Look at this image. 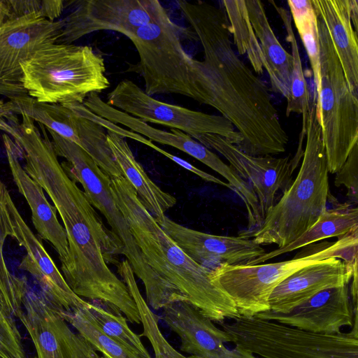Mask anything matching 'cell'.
<instances>
[{
    "mask_svg": "<svg viewBox=\"0 0 358 358\" xmlns=\"http://www.w3.org/2000/svg\"><path fill=\"white\" fill-rule=\"evenodd\" d=\"M117 270L135 301L143 324L144 331L140 336L147 337L155 351L164 358H192L176 351L165 339L158 327V320L143 299L129 262L126 259L116 264Z\"/></svg>",
    "mask_w": 358,
    "mask_h": 358,
    "instance_id": "31",
    "label": "cell"
},
{
    "mask_svg": "<svg viewBox=\"0 0 358 358\" xmlns=\"http://www.w3.org/2000/svg\"><path fill=\"white\" fill-rule=\"evenodd\" d=\"M324 21L350 90L358 96V43L350 15L349 0H311Z\"/></svg>",
    "mask_w": 358,
    "mask_h": 358,
    "instance_id": "23",
    "label": "cell"
},
{
    "mask_svg": "<svg viewBox=\"0 0 358 358\" xmlns=\"http://www.w3.org/2000/svg\"><path fill=\"white\" fill-rule=\"evenodd\" d=\"M103 358H105V357H103Z\"/></svg>",
    "mask_w": 358,
    "mask_h": 358,
    "instance_id": "42",
    "label": "cell"
},
{
    "mask_svg": "<svg viewBox=\"0 0 358 358\" xmlns=\"http://www.w3.org/2000/svg\"><path fill=\"white\" fill-rule=\"evenodd\" d=\"M234 44L240 55L246 54L255 73L264 70V59L259 43L251 24L245 0L222 1Z\"/></svg>",
    "mask_w": 358,
    "mask_h": 358,
    "instance_id": "29",
    "label": "cell"
},
{
    "mask_svg": "<svg viewBox=\"0 0 358 358\" xmlns=\"http://www.w3.org/2000/svg\"><path fill=\"white\" fill-rule=\"evenodd\" d=\"M194 139L222 155L250 185L257 198L262 220L276 203L279 192L284 193L292 183V174L296 167L289 156L250 155L216 134H201Z\"/></svg>",
    "mask_w": 358,
    "mask_h": 358,
    "instance_id": "15",
    "label": "cell"
},
{
    "mask_svg": "<svg viewBox=\"0 0 358 358\" xmlns=\"http://www.w3.org/2000/svg\"><path fill=\"white\" fill-rule=\"evenodd\" d=\"M183 30L162 6L149 23L128 37L139 56L147 94H177L193 99L195 59L182 45Z\"/></svg>",
    "mask_w": 358,
    "mask_h": 358,
    "instance_id": "10",
    "label": "cell"
},
{
    "mask_svg": "<svg viewBox=\"0 0 358 358\" xmlns=\"http://www.w3.org/2000/svg\"><path fill=\"white\" fill-rule=\"evenodd\" d=\"M306 124V143L296 178L252 235L260 245L275 244L282 248L289 245L310 228L327 209L330 194L328 163L315 97Z\"/></svg>",
    "mask_w": 358,
    "mask_h": 358,
    "instance_id": "4",
    "label": "cell"
},
{
    "mask_svg": "<svg viewBox=\"0 0 358 358\" xmlns=\"http://www.w3.org/2000/svg\"><path fill=\"white\" fill-rule=\"evenodd\" d=\"M162 318L180 340V350L199 358H260L241 348L229 349L231 339L199 310L186 302L162 308Z\"/></svg>",
    "mask_w": 358,
    "mask_h": 358,
    "instance_id": "19",
    "label": "cell"
},
{
    "mask_svg": "<svg viewBox=\"0 0 358 358\" xmlns=\"http://www.w3.org/2000/svg\"><path fill=\"white\" fill-rule=\"evenodd\" d=\"M2 140L13 180L29 206L34 227L40 238L52 245L62 264L68 259L69 246L65 230L59 222L56 210L49 203L43 188L21 165L13 140L5 133Z\"/></svg>",
    "mask_w": 358,
    "mask_h": 358,
    "instance_id": "22",
    "label": "cell"
},
{
    "mask_svg": "<svg viewBox=\"0 0 358 358\" xmlns=\"http://www.w3.org/2000/svg\"><path fill=\"white\" fill-rule=\"evenodd\" d=\"M83 105L95 115L130 131L148 137L151 141L176 148L200 161L223 176L244 203H250L255 194L250 185L216 154L185 132L176 129L166 131L155 128L103 101L96 93L90 94Z\"/></svg>",
    "mask_w": 358,
    "mask_h": 358,
    "instance_id": "16",
    "label": "cell"
},
{
    "mask_svg": "<svg viewBox=\"0 0 358 358\" xmlns=\"http://www.w3.org/2000/svg\"><path fill=\"white\" fill-rule=\"evenodd\" d=\"M86 307L59 312L65 321L73 327L103 357L142 358L138 354L105 335Z\"/></svg>",
    "mask_w": 358,
    "mask_h": 358,
    "instance_id": "32",
    "label": "cell"
},
{
    "mask_svg": "<svg viewBox=\"0 0 358 358\" xmlns=\"http://www.w3.org/2000/svg\"><path fill=\"white\" fill-rule=\"evenodd\" d=\"M356 230H358L357 208L337 202L332 208L326 209L317 222L296 240L282 248L266 252L250 265L259 264L324 238L342 237Z\"/></svg>",
    "mask_w": 358,
    "mask_h": 358,
    "instance_id": "26",
    "label": "cell"
},
{
    "mask_svg": "<svg viewBox=\"0 0 358 358\" xmlns=\"http://www.w3.org/2000/svg\"><path fill=\"white\" fill-rule=\"evenodd\" d=\"M155 358H164L162 355H155Z\"/></svg>",
    "mask_w": 358,
    "mask_h": 358,
    "instance_id": "41",
    "label": "cell"
},
{
    "mask_svg": "<svg viewBox=\"0 0 358 358\" xmlns=\"http://www.w3.org/2000/svg\"><path fill=\"white\" fill-rule=\"evenodd\" d=\"M106 131L109 147L124 176L146 210L159 222L165 216V213L175 206L176 198L163 191L150 178L136 159L124 138L110 131Z\"/></svg>",
    "mask_w": 358,
    "mask_h": 358,
    "instance_id": "25",
    "label": "cell"
},
{
    "mask_svg": "<svg viewBox=\"0 0 358 358\" xmlns=\"http://www.w3.org/2000/svg\"><path fill=\"white\" fill-rule=\"evenodd\" d=\"M358 230L333 243L311 245L293 259L257 265L224 264L210 271L212 282L234 303L241 316L255 317L270 310L268 299L273 289L300 268L335 257L353 266L357 259Z\"/></svg>",
    "mask_w": 358,
    "mask_h": 358,
    "instance_id": "6",
    "label": "cell"
},
{
    "mask_svg": "<svg viewBox=\"0 0 358 358\" xmlns=\"http://www.w3.org/2000/svg\"><path fill=\"white\" fill-rule=\"evenodd\" d=\"M162 5L157 0H82L64 20L57 44H71L101 30L119 32L127 38L149 23Z\"/></svg>",
    "mask_w": 358,
    "mask_h": 358,
    "instance_id": "13",
    "label": "cell"
},
{
    "mask_svg": "<svg viewBox=\"0 0 358 358\" xmlns=\"http://www.w3.org/2000/svg\"><path fill=\"white\" fill-rule=\"evenodd\" d=\"M100 330L112 340L138 354L152 358L143 344L140 335L128 326L127 318L115 306L101 301H88L86 307Z\"/></svg>",
    "mask_w": 358,
    "mask_h": 358,
    "instance_id": "30",
    "label": "cell"
},
{
    "mask_svg": "<svg viewBox=\"0 0 358 358\" xmlns=\"http://www.w3.org/2000/svg\"><path fill=\"white\" fill-rule=\"evenodd\" d=\"M10 7V17L38 13L52 21L59 17L64 8L62 0H7Z\"/></svg>",
    "mask_w": 358,
    "mask_h": 358,
    "instance_id": "34",
    "label": "cell"
},
{
    "mask_svg": "<svg viewBox=\"0 0 358 358\" xmlns=\"http://www.w3.org/2000/svg\"><path fill=\"white\" fill-rule=\"evenodd\" d=\"M357 308H352L348 285L324 289L287 313L268 310L255 317L308 331L332 334L353 326Z\"/></svg>",
    "mask_w": 358,
    "mask_h": 358,
    "instance_id": "20",
    "label": "cell"
},
{
    "mask_svg": "<svg viewBox=\"0 0 358 358\" xmlns=\"http://www.w3.org/2000/svg\"><path fill=\"white\" fill-rule=\"evenodd\" d=\"M350 15L355 33L358 32V1L349 0Z\"/></svg>",
    "mask_w": 358,
    "mask_h": 358,
    "instance_id": "38",
    "label": "cell"
},
{
    "mask_svg": "<svg viewBox=\"0 0 358 358\" xmlns=\"http://www.w3.org/2000/svg\"><path fill=\"white\" fill-rule=\"evenodd\" d=\"M106 103L144 122L178 129L193 138L211 134L219 135L236 146L243 141L242 136L223 116L160 101L128 79L120 81L108 94Z\"/></svg>",
    "mask_w": 358,
    "mask_h": 358,
    "instance_id": "11",
    "label": "cell"
},
{
    "mask_svg": "<svg viewBox=\"0 0 358 358\" xmlns=\"http://www.w3.org/2000/svg\"><path fill=\"white\" fill-rule=\"evenodd\" d=\"M352 278L351 294L352 296V302L354 308H357V262L355 264Z\"/></svg>",
    "mask_w": 358,
    "mask_h": 358,
    "instance_id": "40",
    "label": "cell"
},
{
    "mask_svg": "<svg viewBox=\"0 0 358 358\" xmlns=\"http://www.w3.org/2000/svg\"><path fill=\"white\" fill-rule=\"evenodd\" d=\"M165 234L192 260L211 271L219 266L250 265L266 252L252 239L210 234L182 226L166 215L157 222Z\"/></svg>",
    "mask_w": 358,
    "mask_h": 358,
    "instance_id": "18",
    "label": "cell"
},
{
    "mask_svg": "<svg viewBox=\"0 0 358 358\" xmlns=\"http://www.w3.org/2000/svg\"><path fill=\"white\" fill-rule=\"evenodd\" d=\"M355 264L331 257L300 268L273 289L268 299L270 310L287 313L324 289L348 285Z\"/></svg>",
    "mask_w": 358,
    "mask_h": 358,
    "instance_id": "21",
    "label": "cell"
},
{
    "mask_svg": "<svg viewBox=\"0 0 358 358\" xmlns=\"http://www.w3.org/2000/svg\"><path fill=\"white\" fill-rule=\"evenodd\" d=\"M200 42L194 100L215 108L242 136L237 146L252 156L284 152L289 136L265 83L236 55L224 11L205 1H177Z\"/></svg>",
    "mask_w": 358,
    "mask_h": 358,
    "instance_id": "2",
    "label": "cell"
},
{
    "mask_svg": "<svg viewBox=\"0 0 358 358\" xmlns=\"http://www.w3.org/2000/svg\"><path fill=\"white\" fill-rule=\"evenodd\" d=\"M114 200L145 261L162 287L161 309L186 302L217 323L241 315L233 301L210 279V271L186 255L162 229L124 176L110 177Z\"/></svg>",
    "mask_w": 358,
    "mask_h": 358,
    "instance_id": "3",
    "label": "cell"
},
{
    "mask_svg": "<svg viewBox=\"0 0 358 358\" xmlns=\"http://www.w3.org/2000/svg\"><path fill=\"white\" fill-rule=\"evenodd\" d=\"M236 347L260 358H358L355 317L348 332L317 334L255 317L220 324Z\"/></svg>",
    "mask_w": 358,
    "mask_h": 358,
    "instance_id": "7",
    "label": "cell"
},
{
    "mask_svg": "<svg viewBox=\"0 0 358 358\" xmlns=\"http://www.w3.org/2000/svg\"><path fill=\"white\" fill-rule=\"evenodd\" d=\"M0 200L7 207L13 224V237L27 252L20 268L27 271L37 281L42 294L58 310L69 311L86 307L88 301L76 295L18 211L6 185L0 179Z\"/></svg>",
    "mask_w": 358,
    "mask_h": 358,
    "instance_id": "17",
    "label": "cell"
},
{
    "mask_svg": "<svg viewBox=\"0 0 358 358\" xmlns=\"http://www.w3.org/2000/svg\"><path fill=\"white\" fill-rule=\"evenodd\" d=\"M63 19L52 21L38 13L9 17L0 29V94L10 101L28 96L21 65L41 48L56 43Z\"/></svg>",
    "mask_w": 358,
    "mask_h": 358,
    "instance_id": "12",
    "label": "cell"
},
{
    "mask_svg": "<svg viewBox=\"0 0 358 358\" xmlns=\"http://www.w3.org/2000/svg\"><path fill=\"white\" fill-rule=\"evenodd\" d=\"M316 15L320 83L314 97L329 173H336L358 143V97L348 87L324 21Z\"/></svg>",
    "mask_w": 358,
    "mask_h": 358,
    "instance_id": "9",
    "label": "cell"
},
{
    "mask_svg": "<svg viewBox=\"0 0 358 358\" xmlns=\"http://www.w3.org/2000/svg\"><path fill=\"white\" fill-rule=\"evenodd\" d=\"M23 87L41 103H83L110 86L103 58L88 45L54 43L21 65Z\"/></svg>",
    "mask_w": 358,
    "mask_h": 358,
    "instance_id": "5",
    "label": "cell"
},
{
    "mask_svg": "<svg viewBox=\"0 0 358 358\" xmlns=\"http://www.w3.org/2000/svg\"><path fill=\"white\" fill-rule=\"evenodd\" d=\"M26 278L0 276V358H26L15 319L22 310Z\"/></svg>",
    "mask_w": 358,
    "mask_h": 358,
    "instance_id": "27",
    "label": "cell"
},
{
    "mask_svg": "<svg viewBox=\"0 0 358 358\" xmlns=\"http://www.w3.org/2000/svg\"><path fill=\"white\" fill-rule=\"evenodd\" d=\"M11 17L7 0H0V29L3 23Z\"/></svg>",
    "mask_w": 358,
    "mask_h": 358,
    "instance_id": "39",
    "label": "cell"
},
{
    "mask_svg": "<svg viewBox=\"0 0 358 358\" xmlns=\"http://www.w3.org/2000/svg\"><path fill=\"white\" fill-rule=\"evenodd\" d=\"M11 115H15V106L13 102L0 100V121Z\"/></svg>",
    "mask_w": 358,
    "mask_h": 358,
    "instance_id": "37",
    "label": "cell"
},
{
    "mask_svg": "<svg viewBox=\"0 0 358 358\" xmlns=\"http://www.w3.org/2000/svg\"><path fill=\"white\" fill-rule=\"evenodd\" d=\"M290 15L303 43L313 71L315 93L320 88V45L317 18L311 0H289Z\"/></svg>",
    "mask_w": 358,
    "mask_h": 358,
    "instance_id": "33",
    "label": "cell"
},
{
    "mask_svg": "<svg viewBox=\"0 0 358 358\" xmlns=\"http://www.w3.org/2000/svg\"><path fill=\"white\" fill-rule=\"evenodd\" d=\"M13 224L10 213L6 205L0 200V276L8 279H15L17 276L9 271L3 257V245L8 237H13Z\"/></svg>",
    "mask_w": 358,
    "mask_h": 358,
    "instance_id": "36",
    "label": "cell"
},
{
    "mask_svg": "<svg viewBox=\"0 0 358 358\" xmlns=\"http://www.w3.org/2000/svg\"><path fill=\"white\" fill-rule=\"evenodd\" d=\"M279 15L286 31V40L289 43L292 56V71L290 92L287 99L285 109L288 117L292 113L302 115L301 130L299 135L298 150H302V143L306 136L307 115L310 106V95L306 80L299 47L292 28V20L288 11L283 7L278 6L273 1H270Z\"/></svg>",
    "mask_w": 358,
    "mask_h": 358,
    "instance_id": "28",
    "label": "cell"
},
{
    "mask_svg": "<svg viewBox=\"0 0 358 358\" xmlns=\"http://www.w3.org/2000/svg\"><path fill=\"white\" fill-rule=\"evenodd\" d=\"M17 318L29 334L38 358H103L82 335L71 330L59 310L29 286Z\"/></svg>",
    "mask_w": 358,
    "mask_h": 358,
    "instance_id": "14",
    "label": "cell"
},
{
    "mask_svg": "<svg viewBox=\"0 0 358 358\" xmlns=\"http://www.w3.org/2000/svg\"><path fill=\"white\" fill-rule=\"evenodd\" d=\"M47 130L56 155L66 160L61 164L63 169L72 180L82 185L89 201L104 216L112 232L122 244L123 255L127 257L134 275L144 285L147 304L159 310L162 296V283L145 261L127 221L114 200L110 176L78 145Z\"/></svg>",
    "mask_w": 358,
    "mask_h": 358,
    "instance_id": "8",
    "label": "cell"
},
{
    "mask_svg": "<svg viewBox=\"0 0 358 358\" xmlns=\"http://www.w3.org/2000/svg\"><path fill=\"white\" fill-rule=\"evenodd\" d=\"M32 121L14 129L11 137L25 171L50 197L65 230L69 256L61 264L62 275L72 291L91 301L110 303L126 316L141 324L136 304L124 282L108 266L117 264L116 257L124 247L109 230L76 182L59 163L51 141Z\"/></svg>",
    "mask_w": 358,
    "mask_h": 358,
    "instance_id": "1",
    "label": "cell"
},
{
    "mask_svg": "<svg viewBox=\"0 0 358 358\" xmlns=\"http://www.w3.org/2000/svg\"><path fill=\"white\" fill-rule=\"evenodd\" d=\"M358 143H355L345 162L336 173L334 184L345 185L348 196L355 203L358 201Z\"/></svg>",
    "mask_w": 358,
    "mask_h": 358,
    "instance_id": "35",
    "label": "cell"
},
{
    "mask_svg": "<svg viewBox=\"0 0 358 358\" xmlns=\"http://www.w3.org/2000/svg\"><path fill=\"white\" fill-rule=\"evenodd\" d=\"M251 24L258 39L271 87L286 99L290 92L292 56L276 37L259 0H245Z\"/></svg>",
    "mask_w": 358,
    "mask_h": 358,
    "instance_id": "24",
    "label": "cell"
}]
</instances>
